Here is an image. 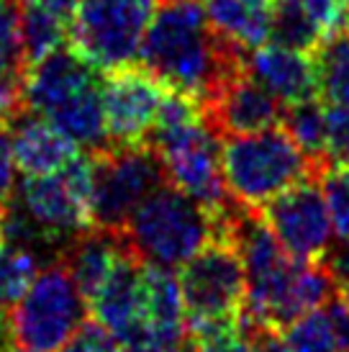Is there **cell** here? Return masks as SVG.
Segmentation results:
<instances>
[{
    "instance_id": "obj_40",
    "label": "cell",
    "mask_w": 349,
    "mask_h": 352,
    "mask_svg": "<svg viewBox=\"0 0 349 352\" xmlns=\"http://www.w3.org/2000/svg\"><path fill=\"white\" fill-rule=\"evenodd\" d=\"M165 3H170V0H165Z\"/></svg>"
},
{
    "instance_id": "obj_13",
    "label": "cell",
    "mask_w": 349,
    "mask_h": 352,
    "mask_svg": "<svg viewBox=\"0 0 349 352\" xmlns=\"http://www.w3.org/2000/svg\"><path fill=\"white\" fill-rule=\"evenodd\" d=\"M87 309L93 322L106 327L121 344L146 340V265L128 247L87 298Z\"/></svg>"
},
{
    "instance_id": "obj_30",
    "label": "cell",
    "mask_w": 349,
    "mask_h": 352,
    "mask_svg": "<svg viewBox=\"0 0 349 352\" xmlns=\"http://www.w3.org/2000/svg\"><path fill=\"white\" fill-rule=\"evenodd\" d=\"M16 193V162L10 149L8 126L0 124V211H5Z\"/></svg>"
},
{
    "instance_id": "obj_7",
    "label": "cell",
    "mask_w": 349,
    "mask_h": 352,
    "mask_svg": "<svg viewBox=\"0 0 349 352\" xmlns=\"http://www.w3.org/2000/svg\"><path fill=\"white\" fill-rule=\"evenodd\" d=\"M146 142L159 157L167 183L214 216L234 201L221 173V137L205 124L203 116L157 124Z\"/></svg>"
},
{
    "instance_id": "obj_18",
    "label": "cell",
    "mask_w": 349,
    "mask_h": 352,
    "mask_svg": "<svg viewBox=\"0 0 349 352\" xmlns=\"http://www.w3.org/2000/svg\"><path fill=\"white\" fill-rule=\"evenodd\" d=\"M124 250H126L124 236L95 226L67 245L62 263L69 270L72 280L78 283L80 294L85 296V301L106 280V275L111 273V267L116 265Z\"/></svg>"
},
{
    "instance_id": "obj_16",
    "label": "cell",
    "mask_w": 349,
    "mask_h": 352,
    "mask_svg": "<svg viewBox=\"0 0 349 352\" xmlns=\"http://www.w3.org/2000/svg\"><path fill=\"white\" fill-rule=\"evenodd\" d=\"M13 162L23 177L49 175L67 167L80 155V147L65 137L47 118L31 113L29 108L8 124Z\"/></svg>"
},
{
    "instance_id": "obj_8",
    "label": "cell",
    "mask_w": 349,
    "mask_h": 352,
    "mask_svg": "<svg viewBox=\"0 0 349 352\" xmlns=\"http://www.w3.org/2000/svg\"><path fill=\"white\" fill-rule=\"evenodd\" d=\"M90 157H93V190H90L93 226L121 234L136 206L167 183L162 162L155 149L149 147V142L126 144V147L111 144L100 152H93Z\"/></svg>"
},
{
    "instance_id": "obj_32",
    "label": "cell",
    "mask_w": 349,
    "mask_h": 352,
    "mask_svg": "<svg viewBox=\"0 0 349 352\" xmlns=\"http://www.w3.org/2000/svg\"><path fill=\"white\" fill-rule=\"evenodd\" d=\"M331 278H334V285H337V294L347 296L349 298V242H344L339 252L331 254V260L326 263Z\"/></svg>"
},
{
    "instance_id": "obj_3",
    "label": "cell",
    "mask_w": 349,
    "mask_h": 352,
    "mask_svg": "<svg viewBox=\"0 0 349 352\" xmlns=\"http://www.w3.org/2000/svg\"><path fill=\"white\" fill-rule=\"evenodd\" d=\"M93 157L80 152L67 167L49 175L23 177L19 188V214L5 208L3 234L19 242L65 245L93 229L90 211Z\"/></svg>"
},
{
    "instance_id": "obj_21",
    "label": "cell",
    "mask_w": 349,
    "mask_h": 352,
    "mask_svg": "<svg viewBox=\"0 0 349 352\" xmlns=\"http://www.w3.org/2000/svg\"><path fill=\"white\" fill-rule=\"evenodd\" d=\"M267 41L313 54L324 41V31L313 21L303 0H272Z\"/></svg>"
},
{
    "instance_id": "obj_29",
    "label": "cell",
    "mask_w": 349,
    "mask_h": 352,
    "mask_svg": "<svg viewBox=\"0 0 349 352\" xmlns=\"http://www.w3.org/2000/svg\"><path fill=\"white\" fill-rule=\"evenodd\" d=\"M62 352H121V342L98 322H85Z\"/></svg>"
},
{
    "instance_id": "obj_33",
    "label": "cell",
    "mask_w": 349,
    "mask_h": 352,
    "mask_svg": "<svg viewBox=\"0 0 349 352\" xmlns=\"http://www.w3.org/2000/svg\"><path fill=\"white\" fill-rule=\"evenodd\" d=\"M23 6H36V8H44L49 13H57L62 19H72L75 8L80 6V0H19Z\"/></svg>"
},
{
    "instance_id": "obj_35",
    "label": "cell",
    "mask_w": 349,
    "mask_h": 352,
    "mask_svg": "<svg viewBox=\"0 0 349 352\" xmlns=\"http://www.w3.org/2000/svg\"><path fill=\"white\" fill-rule=\"evenodd\" d=\"M121 352H165V347H159L152 340H139V342L121 344Z\"/></svg>"
},
{
    "instance_id": "obj_24",
    "label": "cell",
    "mask_w": 349,
    "mask_h": 352,
    "mask_svg": "<svg viewBox=\"0 0 349 352\" xmlns=\"http://www.w3.org/2000/svg\"><path fill=\"white\" fill-rule=\"evenodd\" d=\"M319 72V93L329 103L349 106V36L334 34L319 44L313 52Z\"/></svg>"
},
{
    "instance_id": "obj_22",
    "label": "cell",
    "mask_w": 349,
    "mask_h": 352,
    "mask_svg": "<svg viewBox=\"0 0 349 352\" xmlns=\"http://www.w3.org/2000/svg\"><path fill=\"white\" fill-rule=\"evenodd\" d=\"M282 129L291 134L303 155L321 170L329 165L326 157V108L316 98L288 103L282 111Z\"/></svg>"
},
{
    "instance_id": "obj_2",
    "label": "cell",
    "mask_w": 349,
    "mask_h": 352,
    "mask_svg": "<svg viewBox=\"0 0 349 352\" xmlns=\"http://www.w3.org/2000/svg\"><path fill=\"white\" fill-rule=\"evenodd\" d=\"M26 108L47 118L90 155L111 147L100 69L72 47H59L26 69Z\"/></svg>"
},
{
    "instance_id": "obj_28",
    "label": "cell",
    "mask_w": 349,
    "mask_h": 352,
    "mask_svg": "<svg viewBox=\"0 0 349 352\" xmlns=\"http://www.w3.org/2000/svg\"><path fill=\"white\" fill-rule=\"evenodd\" d=\"M326 157L334 165H349V106H326Z\"/></svg>"
},
{
    "instance_id": "obj_12",
    "label": "cell",
    "mask_w": 349,
    "mask_h": 352,
    "mask_svg": "<svg viewBox=\"0 0 349 352\" xmlns=\"http://www.w3.org/2000/svg\"><path fill=\"white\" fill-rule=\"evenodd\" d=\"M167 88L146 67L111 69L103 80V111L111 144H144L157 124Z\"/></svg>"
},
{
    "instance_id": "obj_34",
    "label": "cell",
    "mask_w": 349,
    "mask_h": 352,
    "mask_svg": "<svg viewBox=\"0 0 349 352\" xmlns=\"http://www.w3.org/2000/svg\"><path fill=\"white\" fill-rule=\"evenodd\" d=\"M254 350L257 352H291L285 347L278 332H264L260 337H254Z\"/></svg>"
},
{
    "instance_id": "obj_19",
    "label": "cell",
    "mask_w": 349,
    "mask_h": 352,
    "mask_svg": "<svg viewBox=\"0 0 349 352\" xmlns=\"http://www.w3.org/2000/svg\"><path fill=\"white\" fill-rule=\"evenodd\" d=\"M272 0H203L208 23L221 36L239 44L242 50H254L267 41Z\"/></svg>"
},
{
    "instance_id": "obj_1",
    "label": "cell",
    "mask_w": 349,
    "mask_h": 352,
    "mask_svg": "<svg viewBox=\"0 0 349 352\" xmlns=\"http://www.w3.org/2000/svg\"><path fill=\"white\" fill-rule=\"evenodd\" d=\"M139 59L165 88L201 106L232 75L247 69V50L221 36L195 0H170L155 10Z\"/></svg>"
},
{
    "instance_id": "obj_6",
    "label": "cell",
    "mask_w": 349,
    "mask_h": 352,
    "mask_svg": "<svg viewBox=\"0 0 349 352\" xmlns=\"http://www.w3.org/2000/svg\"><path fill=\"white\" fill-rule=\"evenodd\" d=\"M87 301L62 260L36 270L8 314L10 342L31 352H62L85 324Z\"/></svg>"
},
{
    "instance_id": "obj_23",
    "label": "cell",
    "mask_w": 349,
    "mask_h": 352,
    "mask_svg": "<svg viewBox=\"0 0 349 352\" xmlns=\"http://www.w3.org/2000/svg\"><path fill=\"white\" fill-rule=\"evenodd\" d=\"M19 31L26 65H34L41 57H47L49 52L65 47L69 21L57 16V13L36 8V6L19 3Z\"/></svg>"
},
{
    "instance_id": "obj_38",
    "label": "cell",
    "mask_w": 349,
    "mask_h": 352,
    "mask_svg": "<svg viewBox=\"0 0 349 352\" xmlns=\"http://www.w3.org/2000/svg\"><path fill=\"white\" fill-rule=\"evenodd\" d=\"M337 3H341V6H347V3H349V0H337Z\"/></svg>"
},
{
    "instance_id": "obj_11",
    "label": "cell",
    "mask_w": 349,
    "mask_h": 352,
    "mask_svg": "<svg viewBox=\"0 0 349 352\" xmlns=\"http://www.w3.org/2000/svg\"><path fill=\"white\" fill-rule=\"evenodd\" d=\"M280 247L293 260L321 263L331 245L334 226L319 177H306L278 193L260 208Z\"/></svg>"
},
{
    "instance_id": "obj_4",
    "label": "cell",
    "mask_w": 349,
    "mask_h": 352,
    "mask_svg": "<svg viewBox=\"0 0 349 352\" xmlns=\"http://www.w3.org/2000/svg\"><path fill=\"white\" fill-rule=\"evenodd\" d=\"M124 245L152 267H180L216 239V216L165 183L146 196L121 229Z\"/></svg>"
},
{
    "instance_id": "obj_5",
    "label": "cell",
    "mask_w": 349,
    "mask_h": 352,
    "mask_svg": "<svg viewBox=\"0 0 349 352\" xmlns=\"http://www.w3.org/2000/svg\"><path fill=\"white\" fill-rule=\"evenodd\" d=\"M221 173L234 201L262 208L270 198L306 177H319L321 167L303 155L280 126L257 134L221 139Z\"/></svg>"
},
{
    "instance_id": "obj_31",
    "label": "cell",
    "mask_w": 349,
    "mask_h": 352,
    "mask_svg": "<svg viewBox=\"0 0 349 352\" xmlns=\"http://www.w3.org/2000/svg\"><path fill=\"white\" fill-rule=\"evenodd\" d=\"M326 314L334 327V337L339 352H349V298L347 296H331L326 301Z\"/></svg>"
},
{
    "instance_id": "obj_25",
    "label": "cell",
    "mask_w": 349,
    "mask_h": 352,
    "mask_svg": "<svg viewBox=\"0 0 349 352\" xmlns=\"http://www.w3.org/2000/svg\"><path fill=\"white\" fill-rule=\"evenodd\" d=\"M282 342L291 352H339L326 309L303 314L282 329Z\"/></svg>"
},
{
    "instance_id": "obj_15",
    "label": "cell",
    "mask_w": 349,
    "mask_h": 352,
    "mask_svg": "<svg viewBox=\"0 0 349 352\" xmlns=\"http://www.w3.org/2000/svg\"><path fill=\"white\" fill-rule=\"evenodd\" d=\"M247 72L285 106L316 98L319 93L316 59L313 54L308 57V52L288 50L272 41L260 44L252 54H247Z\"/></svg>"
},
{
    "instance_id": "obj_27",
    "label": "cell",
    "mask_w": 349,
    "mask_h": 352,
    "mask_svg": "<svg viewBox=\"0 0 349 352\" xmlns=\"http://www.w3.org/2000/svg\"><path fill=\"white\" fill-rule=\"evenodd\" d=\"M26 57L21 47L19 3L0 0V75H26Z\"/></svg>"
},
{
    "instance_id": "obj_14",
    "label": "cell",
    "mask_w": 349,
    "mask_h": 352,
    "mask_svg": "<svg viewBox=\"0 0 349 352\" xmlns=\"http://www.w3.org/2000/svg\"><path fill=\"white\" fill-rule=\"evenodd\" d=\"M201 108L205 124L218 137L257 134L264 129L280 126L285 111L282 100L262 88L247 69L232 75Z\"/></svg>"
},
{
    "instance_id": "obj_36",
    "label": "cell",
    "mask_w": 349,
    "mask_h": 352,
    "mask_svg": "<svg viewBox=\"0 0 349 352\" xmlns=\"http://www.w3.org/2000/svg\"><path fill=\"white\" fill-rule=\"evenodd\" d=\"M341 34H347L349 36V8L344 10V19H341Z\"/></svg>"
},
{
    "instance_id": "obj_10",
    "label": "cell",
    "mask_w": 349,
    "mask_h": 352,
    "mask_svg": "<svg viewBox=\"0 0 349 352\" xmlns=\"http://www.w3.org/2000/svg\"><path fill=\"white\" fill-rule=\"evenodd\" d=\"M180 291L190 329L236 322L247 303V273L232 242L214 239L180 265Z\"/></svg>"
},
{
    "instance_id": "obj_26",
    "label": "cell",
    "mask_w": 349,
    "mask_h": 352,
    "mask_svg": "<svg viewBox=\"0 0 349 352\" xmlns=\"http://www.w3.org/2000/svg\"><path fill=\"white\" fill-rule=\"evenodd\" d=\"M319 186L329 208L334 234L341 242H349V165H329L321 170Z\"/></svg>"
},
{
    "instance_id": "obj_9",
    "label": "cell",
    "mask_w": 349,
    "mask_h": 352,
    "mask_svg": "<svg viewBox=\"0 0 349 352\" xmlns=\"http://www.w3.org/2000/svg\"><path fill=\"white\" fill-rule=\"evenodd\" d=\"M155 10V0H80L69 19V47L98 69L134 65Z\"/></svg>"
},
{
    "instance_id": "obj_39",
    "label": "cell",
    "mask_w": 349,
    "mask_h": 352,
    "mask_svg": "<svg viewBox=\"0 0 349 352\" xmlns=\"http://www.w3.org/2000/svg\"><path fill=\"white\" fill-rule=\"evenodd\" d=\"M5 350H8V347H5ZM5 350H3V352H5Z\"/></svg>"
},
{
    "instance_id": "obj_17",
    "label": "cell",
    "mask_w": 349,
    "mask_h": 352,
    "mask_svg": "<svg viewBox=\"0 0 349 352\" xmlns=\"http://www.w3.org/2000/svg\"><path fill=\"white\" fill-rule=\"evenodd\" d=\"M188 334L190 329L180 280L167 267L146 265V340L170 347Z\"/></svg>"
},
{
    "instance_id": "obj_20",
    "label": "cell",
    "mask_w": 349,
    "mask_h": 352,
    "mask_svg": "<svg viewBox=\"0 0 349 352\" xmlns=\"http://www.w3.org/2000/svg\"><path fill=\"white\" fill-rule=\"evenodd\" d=\"M36 270H39V265H36V254L31 252V247L5 236L0 229V350H5L10 344V309L29 288Z\"/></svg>"
},
{
    "instance_id": "obj_37",
    "label": "cell",
    "mask_w": 349,
    "mask_h": 352,
    "mask_svg": "<svg viewBox=\"0 0 349 352\" xmlns=\"http://www.w3.org/2000/svg\"><path fill=\"white\" fill-rule=\"evenodd\" d=\"M3 214H5V211H0V229H3Z\"/></svg>"
}]
</instances>
